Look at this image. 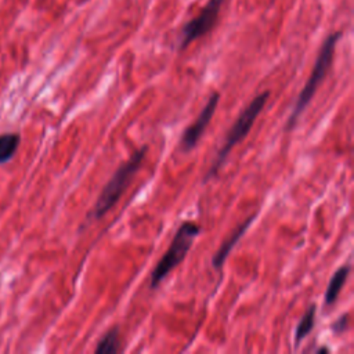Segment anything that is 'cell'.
<instances>
[{"instance_id":"6da1fadb","label":"cell","mask_w":354,"mask_h":354,"mask_svg":"<svg viewBox=\"0 0 354 354\" xmlns=\"http://www.w3.org/2000/svg\"><path fill=\"white\" fill-rule=\"evenodd\" d=\"M340 37H342V32L337 30V32H333V33L328 35L326 39L324 40V43L319 48V53L317 55L315 64L313 66L311 75L308 76L303 90L300 91V94L296 100V104L293 106V111H292V113L288 119V124H286L288 129H292L296 124L300 115L304 112L307 105L311 102L315 91L318 90V86L321 84V82L326 76V73H328V71H329V68L333 62L335 48H336V44H337Z\"/></svg>"},{"instance_id":"7a4b0ae2","label":"cell","mask_w":354,"mask_h":354,"mask_svg":"<svg viewBox=\"0 0 354 354\" xmlns=\"http://www.w3.org/2000/svg\"><path fill=\"white\" fill-rule=\"evenodd\" d=\"M147 151H148L147 145L141 147L138 151H136L130 156L127 162H124L118 167V170L113 173V176L102 188L88 218H101L116 205V202L120 199L122 194L126 191V188L134 178L136 173L138 171Z\"/></svg>"},{"instance_id":"3957f363","label":"cell","mask_w":354,"mask_h":354,"mask_svg":"<svg viewBox=\"0 0 354 354\" xmlns=\"http://www.w3.org/2000/svg\"><path fill=\"white\" fill-rule=\"evenodd\" d=\"M268 97H270V91H263L261 94L256 95L250 101V104L241 112V115L238 116V119L235 120L232 127L230 129V131H228V134L225 137V141H224L223 147L220 148V151L217 152V156H216L213 165L210 166L209 171L206 173L203 181H207V180H210L212 177L216 176V173L220 170V167L225 162V159L230 155V152L232 151V148L236 144H239L248 136V133L250 131L252 126L254 124V120L257 119V116L263 111Z\"/></svg>"},{"instance_id":"277c9868","label":"cell","mask_w":354,"mask_h":354,"mask_svg":"<svg viewBox=\"0 0 354 354\" xmlns=\"http://www.w3.org/2000/svg\"><path fill=\"white\" fill-rule=\"evenodd\" d=\"M201 227L192 221H184L176 231L169 249L155 266L151 274L149 288L155 289L187 256L194 239L199 235Z\"/></svg>"},{"instance_id":"5b68a950","label":"cell","mask_w":354,"mask_h":354,"mask_svg":"<svg viewBox=\"0 0 354 354\" xmlns=\"http://www.w3.org/2000/svg\"><path fill=\"white\" fill-rule=\"evenodd\" d=\"M223 3L224 0H207L199 14L187 24H184L180 35V50H184L192 41L203 37L213 29L218 19V12L223 7Z\"/></svg>"},{"instance_id":"8992f818","label":"cell","mask_w":354,"mask_h":354,"mask_svg":"<svg viewBox=\"0 0 354 354\" xmlns=\"http://www.w3.org/2000/svg\"><path fill=\"white\" fill-rule=\"evenodd\" d=\"M218 100H220V94L213 93L209 97L206 105L201 111L196 120L184 130V133L181 136V140H180V149L183 152H188V151H191L192 148L196 147L198 141L201 140L202 134L205 133L206 127L209 126V123H210V120H212V118L216 112V106L218 104Z\"/></svg>"},{"instance_id":"52a82bcc","label":"cell","mask_w":354,"mask_h":354,"mask_svg":"<svg viewBox=\"0 0 354 354\" xmlns=\"http://www.w3.org/2000/svg\"><path fill=\"white\" fill-rule=\"evenodd\" d=\"M254 217H256V214H253V216H250L249 218H246V220H245L236 230H234L232 234L221 243V246L218 248V250L216 252V254H214L213 259H212V264H213V268H214V270H221V267L224 266V263H225L228 254L231 253L232 248H234V246L236 245V242L243 236V234L246 232V230H248V228L250 227V224L253 223Z\"/></svg>"},{"instance_id":"ba28073f","label":"cell","mask_w":354,"mask_h":354,"mask_svg":"<svg viewBox=\"0 0 354 354\" xmlns=\"http://www.w3.org/2000/svg\"><path fill=\"white\" fill-rule=\"evenodd\" d=\"M348 272H350V266H342L335 271V274L332 275V278L328 283L326 292H325V304L329 306L336 301L342 288L344 286V283L347 281Z\"/></svg>"},{"instance_id":"9c48e42d","label":"cell","mask_w":354,"mask_h":354,"mask_svg":"<svg viewBox=\"0 0 354 354\" xmlns=\"http://www.w3.org/2000/svg\"><path fill=\"white\" fill-rule=\"evenodd\" d=\"M21 137L18 133H7L0 136V165L7 163L15 155Z\"/></svg>"},{"instance_id":"30bf717a","label":"cell","mask_w":354,"mask_h":354,"mask_svg":"<svg viewBox=\"0 0 354 354\" xmlns=\"http://www.w3.org/2000/svg\"><path fill=\"white\" fill-rule=\"evenodd\" d=\"M315 324V304H311L307 311L304 313V315L300 318L297 326H296V332H295V344L299 346L300 342L307 337Z\"/></svg>"},{"instance_id":"8fae6325","label":"cell","mask_w":354,"mask_h":354,"mask_svg":"<svg viewBox=\"0 0 354 354\" xmlns=\"http://www.w3.org/2000/svg\"><path fill=\"white\" fill-rule=\"evenodd\" d=\"M119 351V330L118 328L109 329L97 343L95 354H115Z\"/></svg>"},{"instance_id":"7c38bea8","label":"cell","mask_w":354,"mask_h":354,"mask_svg":"<svg viewBox=\"0 0 354 354\" xmlns=\"http://www.w3.org/2000/svg\"><path fill=\"white\" fill-rule=\"evenodd\" d=\"M330 328H332V330H333L336 335L344 332V330L347 329V314L339 317V318L332 324Z\"/></svg>"},{"instance_id":"4fadbf2b","label":"cell","mask_w":354,"mask_h":354,"mask_svg":"<svg viewBox=\"0 0 354 354\" xmlns=\"http://www.w3.org/2000/svg\"><path fill=\"white\" fill-rule=\"evenodd\" d=\"M317 351H318V353H328V351H329V350H328V348H326V347H322V348H318V350H317Z\"/></svg>"}]
</instances>
